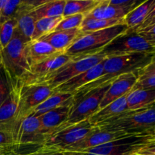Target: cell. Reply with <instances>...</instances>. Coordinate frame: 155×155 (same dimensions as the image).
<instances>
[{
	"label": "cell",
	"mask_w": 155,
	"mask_h": 155,
	"mask_svg": "<svg viewBox=\"0 0 155 155\" xmlns=\"http://www.w3.org/2000/svg\"><path fill=\"white\" fill-rule=\"evenodd\" d=\"M110 84L111 83L99 86L86 93L74 95L72 105L66 121L54 133L82 121L89 120L90 117L98 110L100 103Z\"/></svg>",
	"instance_id": "5b68a950"
},
{
	"label": "cell",
	"mask_w": 155,
	"mask_h": 155,
	"mask_svg": "<svg viewBox=\"0 0 155 155\" xmlns=\"http://www.w3.org/2000/svg\"><path fill=\"white\" fill-rule=\"evenodd\" d=\"M130 155H155V143L149 145L142 151Z\"/></svg>",
	"instance_id": "d590c367"
},
{
	"label": "cell",
	"mask_w": 155,
	"mask_h": 155,
	"mask_svg": "<svg viewBox=\"0 0 155 155\" xmlns=\"http://www.w3.org/2000/svg\"><path fill=\"white\" fill-rule=\"evenodd\" d=\"M73 96H74V95H72V94L54 92L52 95H50L45 101H42L40 104H39L29 116L39 117L41 115L47 113L49 110H53V109L65 104L69 100H71L73 98Z\"/></svg>",
	"instance_id": "cb8c5ba5"
},
{
	"label": "cell",
	"mask_w": 155,
	"mask_h": 155,
	"mask_svg": "<svg viewBox=\"0 0 155 155\" xmlns=\"http://www.w3.org/2000/svg\"><path fill=\"white\" fill-rule=\"evenodd\" d=\"M154 60V54L144 52L107 57L102 62V76L89 84L80 88L74 95L86 93L99 86L110 84L115 79L123 74L137 73L139 70Z\"/></svg>",
	"instance_id": "6da1fadb"
},
{
	"label": "cell",
	"mask_w": 155,
	"mask_h": 155,
	"mask_svg": "<svg viewBox=\"0 0 155 155\" xmlns=\"http://www.w3.org/2000/svg\"><path fill=\"white\" fill-rule=\"evenodd\" d=\"M100 2V0H66L63 17L74 15L86 16Z\"/></svg>",
	"instance_id": "484cf974"
},
{
	"label": "cell",
	"mask_w": 155,
	"mask_h": 155,
	"mask_svg": "<svg viewBox=\"0 0 155 155\" xmlns=\"http://www.w3.org/2000/svg\"><path fill=\"white\" fill-rule=\"evenodd\" d=\"M63 16L45 18L39 19L36 21L31 41L38 40L41 37L52 33L58 23L61 21Z\"/></svg>",
	"instance_id": "f546056e"
},
{
	"label": "cell",
	"mask_w": 155,
	"mask_h": 155,
	"mask_svg": "<svg viewBox=\"0 0 155 155\" xmlns=\"http://www.w3.org/2000/svg\"><path fill=\"white\" fill-rule=\"evenodd\" d=\"M125 24L124 18L120 19H95L92 18H87L85 17L82 22L80 29L83 33H89V32L97 31V30H104V29L109 28L118 24Z\"/></svg>",
	"instance_id": "f1b7e54d"
},
{
	"label": "cell",
	"mask_w": 155,
	"mask_h": 155,
	"mask_svg": "<svg viewBox=\"0 0 155 155\" xmlns=\"http://www.w3.org/2000/svg\"><path fill=\"white\" fill-rule=\"evenodd\" d=\"M14 140L11 135L0 131V148H13Z\"/></svg>",
	"instance_id": "e575fe53"
},
{
	"label": "cell",
	"mask_w": 155,
	"mask_h": 155,
	"mask_svg": "<svg viewBox=\"0 0 155 155\" xmlns=\"http://www.w3.org/2000/svg\"><path fill=\"white\" fill-rule=\"evenodd\" d=\"M27 53L29 64L31 68L61 52L54 49L48 42L38 39L27 43Z\"/></svg>",
	"instance_id": "d6986e66"
},
{
	"label": "cell",
	"mask_w": 155,
	"mask_h": 155,
	"mask_svg": "<svg viewBox=\"0 0 155 155\" xmlns=\"http://www.w3.org/2000/svg\"><path fill=\"white\" fill-rule=\"evenodd\" d=\"M154 14L155 0H147L126 15L124 23L128 29L136 28Z\"/></svg>",
	"instance_id": "44dd1931"
},
{
	"label": "cell",
	"mask_w": 155,
	"mask_h": 155,
	"mask_svg": "<svg viewBox=\"0 0 155 155\" xmlns=\"http://www.w3.org/2000/svg\"><path fill=\"white\" fill-rule=\"evenodd\" d=\"M155 89L130 91L127 96V110H137L154 107Z\"/></svg>",
	"instance_id": "7402d4cb"
},
{
	"label": "cell",
	"mask_w": 155,
	"mask_h": 155,
	"mask_svg": "<svg viewBox=\"0 0 155 155\" xmlns=\"http://www.w3.org/2000/svg\"><path fill=\"white\" fill-rule=\"evenodd\" d=\"M2 48L1 45H0V64H2Z\"/></svg>",
	"instance_id": "f35d334b"
},
{
	"label": "cell",
	"mask_w": 155,
	"mask_h": 155,
	"mask_svg": "<svg viewBox=\"0 0 155 155\" xmlns=\"http://www.w3.org/2000/svg\"><path fill=\"white\" fill-rule=\"evenodd\" d=\"M45 137L42 134L39 118L28 116L21 123L14 139V148H21L25 145H44Z\"/></svg>",
	"instance_id": "4fadbf2b"
},
{
	"label": "cell",
	"mask_w": 155,
	"mask_h": 155,
	"mask_svg": "<svg viewBox=\"0 0 155 155\" xmlns=\"http://www.w3.org/2000/svg\"><path fill=\"white\" fill-rule=\"evenodd\" d=\"M72 59L71 56L65 53H59L41 63L33 65L30 68L28 75L22 81L23 85L40 84Z\"/></svg>",
	"instance_id": "8fae6325"
},
{
	"label": "cell",
	"mask_w": 155,
	"mask_h": 155,
	"mask_svg": "<svg viewBox=\"0 0 155 155\" xmlns=\"http://www.w3.org/2000/svg\"><path fill=\"white\" fill-rule=\"evenodd\" d=\"M22 86V81H17L8 97L0 106V131L11 135L12 138Z\"/></svg>",
	"instance_id": "7c38bea8"
},
{
	"label": "cell",
	"mask_w": 155,
	"mask_h": 155,
	"mask_svg": "<svg viewBox=\"0 0 155 155\" xmlns=\"http://www.w3.org/2000/svg\"><path fill=\"white\" fill-rule=\"evenodd\" d=\"M95 128V127L89 123V120L82 121L48 136L42 146L64 151L68 147L84 139L87 135L93 131Z\"/></svg>",
	"instance_id": "30bf717a"
},
{
	"label": "cell",
	"mask_w": 155,
	"mask_h": 155,
	"mask_svg": "<svg viewBox=\"0 0 155 155\" xmlns=\"http://www.w3.org/2000/svg\"><path fill=\"white\" fill-rule=\"evenodd\" d=\"M53 93V89L46 84L23 85L18 113L15 118L13 140L22 121L27 117L39 104Z\"/></svg>",
	"instance_id": "ba28073f"
},
{
	"label": "cell",
	"mask_w": 155,
	"mask_h": 155,
	"mask_svg": "<svg viewBox=\"0 0 155 155\" xmlns=\"http://www.w3.org/2000/svg\"><path fill=\"white\" fill-rule=\"evenodd\" d=\"M127 29L125 24H121L104 30L85 33L64 53L73 59L99 54L106 45Z\"/></svg>",
	"instance_id": "3957f363"
},
{
	"label": "cell",
	"mask_w": 155,
	"mask_h": 155,
	"mask_svg": "<svg viewBox=\"0 0 155 155\" xmlns=\"http://www.w3.org/2000/svg\"><path fill=\"white\" fill-rule=\"evenodd\" d=\"M133 136L132 134L124 133V132H110L99 130L95 127L93 131L91 132L89 135L77 143L68 147L64 151H82L89 148H95L104 144L114 142L117 139L127 137V136Z\"/></svg>",
	"instance_id": "5bb4252c"
},
{
	"label": "cell",
	"mask_w": 155,
	"mask_h": 155,
	"mask_svg": "<svg viewBox=\"0 0 155 155\" xmlns=\"http://www.w3.org/2000/svg\"><path fill=\"white\" fill-rule=\"evenodd\" d=\"M36 19L30 12L21 14L17 18L16 31L27 42H30L32 39Z\"/></svg>",
	"instance_id": "83f0119b"
},
{
	"label": "cell",
	"mask_w": 155,
	"mask_h": 155,
	"mask_svg": "<svg viewBox=\"0 0 155 155\" xmlns=\"http://www.w3.org/2000/svg\"><path fill=\"white\" fill-rule=\"evenodd\" d=\"M137 80V73H128L115 79L104 94L98 107L103 108L110 103L128 94L133 89Z\"/></svg>",
	"instance_id": "2e32d148"
},
{
	"label": "cell",
	"mask_w": 155,
	"mask_h": 155,
	"mask_svg": "<svg viewBox=\"0 0 155 155\" xmlns=\"http://www.w3.org/2000/svg\"><path fill=\"white\" fill-rule=\"evenodd\" d=\"M18 155H68L66 152L61 150L56 149L53 148H48L45 146H40L35 151H32L30 153L24 154H18Z\"/></svg>",
	"instance_id": "836d02e7"
},
{
	"label": "cell",
	"mask_w": 155,
	"mask_h": 155,
	"mask_svg": "<svg viewBox=\"0 0 155 155\" xmlns=\"http://www.w3.org/2000/svg\"><path fill=\"white\" fill-rule=\"evenodd\" d=\"M128 94L120 97L118 99L115 100L113 102L110 103L103 108L98 110L96 113L94 114L92 117L89 118V121L92 126L98 125L103 122L108 120L120 114L127 110V96Z\"/></svg>",
	"instance_id": "ffe728a7"
},
{
	"label": "cell",
	"mask_w": 155,
	"mask_h": 155,
	"mask_svg": "<svg viewBox=\"0 0 155 155\" xmlns=\"http://www.w3.org/2000/svg\"><path fill=\"white\" fill-rule=\"evenodd\" d=\"M155 43L142 35L127 29L106 45L101 54L106 57L125 55L133 53H152L154 54Z\"/></svg>",
	"instance_id": "8992f818"
},
{
	"label": "cell",
	"mask_w": 155,
	"mask_h": 155,
	"mask_svg": "<svg viewBox=\"0 0 155 155\" xmlns=\"http://www.w3.org/2000/svg\"><path fill=\"white\" fill-rule=\"evenodd\" d=\"M107 57L104 54L99 53L80 59H72L71 61L53 73L40 84H46L51 89H55L76 76L101 63Z\"/></svg>",
	"instance_id": "9c48e42d"
},
{
	"label": "cell",
	"mask_w": 155,
	"mask_h": 155,
	"mask_svg": "<svg viewBox=\"0 0 155 155\" xmlns=\"http://www.w3.org/2000/svg\"><path fill=\"white\" fill-rule=\"evenodd\" d=\"M138 89H155L154 60L137 72V80L131 91Z\"/></svg>",
	"instance_id": "4316f807"
},
{
	"label": "cell",
	"mask_w": 155,
	"mask_h": 155,
	"mask_svg": "<svg viewBox=\"0 0 155 155\" xmlns=\"http://www.w3.org/2000/svg\"><path fill=\"white\" fill-rule=\"evenodd\" d=\"M83 33L80 28L54 31L42 36L39 40L48 42L58 51L64 53L80 36H83Z\"/></svg>",
	"instance_id": "ac0fdd59"
},
{
	"label": "cell",
	"mask_w": 155,
	"mask_h": 155,
	"mask_svg": "<svg viewBox=\"0 0 155 155\" xmlns=\"http://www.w3.org/2000/svg\"><path fill=\"white\" fill-rule=\"evenodd\" d=\"M84 18L85 16L83 15H74L63 17L61 21L58 23V24L53 32L80 28Z\"/></svg>",
	"instance_id": "d6a6232c"
},
{
	"label": "cell",
	"mask_w": 155,
	"mask_h": 155,
	"mask_svg": "<svg viewBox=\"0 0 155 155\" xmlns=\"http://www.w3.org/2000/svg\"><path fill=\"white\" fill-rule=\"evenodd\" d=\"M27 43L28 42L15 30L12 39L2 51V64L12 83L18 80L23 81L30 71L27 53Z\"/></svg>",
	"instance_id": "277c9868"
},
{
	"label": "cell",
	"mask_w": 155,
	"mask_h": 155,
	"mask_svg": "<svg viewBox=\"0 0 155 155\" xmlns=\"http://www.w3.org/2000/svg\"><path fill=\"white\" fill-rule=\"evenodd\" d=\"M16 27L17 19L15 18H12L0 24V44L2 49L13 37Z\"/></svg>",
	"instance_id": "4dcf8cb0"
},
{
	"label": "cell",
	"mask_w": 155,
	"mask_h": 155,
	"mask_svg": "<svg viewBox=\"0 0 155 155\" xmlns=\"http://www.w3.org/2000/svg\"><path fill=\"white\" fill-rule=\"evenodd\" d=\"M13 148H0V155H10Z\"/></svg>",
	"instance_id": "74e56055"
},
{
	"label": "cell",
	"mask_w": 155,
	"mask_h": 155,
	"mask_svg": "<svg viewBox=\"0 0 155 155\" xmlns=\"http://www.w3.org/2000/svg\"><path fill=\"white\" fill-rule=\"evenodd\" d=\"M155 143L154 133L133 135L82 151L98 155H130Z\"/></svg>",
	"instance_id": "52a82bcc"
},
{
	"label": "cell",
	"mask_w": 155,
	"mask_h": 155,
	"mask_svg": "<svg viewBox=\"0 0 155 155\" xmlns=\"http://www.w3.org/2000/svg\"><path fill=\"white\" fill-rule=\"evenodd\" d=\"M103 61L88 71L76 76L74 78L58 86L57 88L53 89V91L54 92H62V93H69L74 95L80 88L89 84L102 76Z\"/></svg>",
	"instance_id": "e0dca14e"
},
{
	"label": "cell",
	"mask_w": 155,
	"mask_h": 155,
	"mask_svg": "<svg viewBox=\"0 0 155 155\" xmlns=\"http://www.w3.org/2000/svg\"><path fill=\"white\" fill-rule=\"evenodd\" d=\"M135 8L136 7L121 8L109 5L107 0H100L98 5L85 17L95 19H120L125 18L126 15Z\"/></svg>",
	"instance_id": "603a6c76"
},
{
	"label": "cell",
	"mask_w": 155,
	"mask_h": 155,
	"mask_svg": "<svg viewBox=\"0 0 155 155\" xmlns=\"http://www.w3.org/2000/svg\"><path fill=\"white\" fill-rule=\"evenodd\" d=\"M15 83H12L2 64H0V106L8 97Z\"/></svg>",
	"instance_id": "1f68e13d"
},
{
	"label": "cell",
	"mask_w": 155,
	"mask_h": 155,
	"mask_svg": "<svg viewBox=\"0 0 155 155\" xmlns=\"http://www.w3.org/2000/svg\"><path fill=\"white\" fill-rule=\"evenodd\" d=\"M95 127L103 131L124 132L132 135L155 133L154 106L143 110H126Z\"/></svg>",
	"instance_id": "7a4b0ae2"
},
{
	"label": "cell",
	"mask_w": 155,
	"mask_h": 155,
	"mask_svg": "<svg viewBox=\"0 0 155 155\" xmlns=\"http://www.w3.org/2000/svg\"><path fill=\"white\" fill-rule=\"evenodd\" d=\"M66 0H47L31 12L36 21L45 18L62 16Z\"/></svg>",
	"instance_id": "d4e9b609"
},
{
	"label": "cell",
	"mask_w": 155,
	"mask_h": 155,
	"mask_svg": "<svg viewBox=\"0 0 155 155\" xmlns=\"http://www.w3.org/2000/svg\"><path fill=\"white\" fill-rule=\"evenodd\" d=\"M65 152L68 155H98L86 151H65Z\"/></svg>",
	"instance_id": "8d00e7d4"
},
{
	"label": "cell",
	"mask_w": 155,
	"mask_h": 155,
	"mask_svg": "<svg viewBox=\"0 0 155 155\" xmlns=\"http://www.w3.org/2000/svg\"><path fill=\"white\" fill-rule=\"evenodd\" d=\"M72 102L73 98L65 104L49 110L38 117L40 124L41 133L45 136V139L66 121Z\"/></svg>",
	"instance_id": "9a60e30c"
}]
</instances>
